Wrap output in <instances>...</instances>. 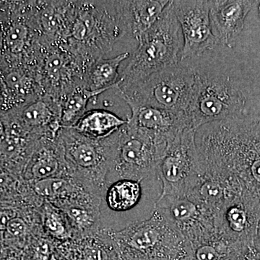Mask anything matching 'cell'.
<instances>
[{
    "mask_svg": "<svg viewBox=\"0 0 260 260\" xmlns=\"http://www.w3.org/2000/svg\"><path fill=\"white\" fill-rule=\"evenodd\" d=\"M106 232L126 260H188L190 254L186 238L155 210L148 220Z\"/></svg>",
    "mask_w": 260,
    "mask_h": 260,
    "instance_id": "4",
    "label": "cell"
},
{
    "mask_svg": "<svg viewBox=\"0 0 260 260\" xmlns=\"http://www.w3.org/2000/svg\"><path fill=\"white\" fill-rule=\"evenodd\" d=\"M258 9H259V15H260V2H259V8H258Z\"/></svg>",
    "mask_w": 260,
    "mask_h": 260,
    "instance_id": "31",
    "label": "cell"
},
{
    "mask_svg": "<svg viewBox=\"0 0 260 260\" xmlns=\"http://www.w3.org/2000/svg\"><path fill=\"white\" fill-rule=\"evenodd\" d=\"M49 260H58L57 258L56 257V256L54 254H51L50 256V258H49Z\"/></svg>",
    "mask_w": 260,
    "mask_h": 260,
    "instance_id": "30",
    "label": "cell"
},
{
    "mask_svg": "<svg viewBox=\"0 0 260 260\" xmlns=\"http://www.w3.org/2000/svg\"><path fill=\"white\" fill-rule=\"evenodd\" d=\"M194 75V67L186 61H181L130 88L116 92L129 107L146 106L186 114Z\"/></svg>",
    "mask_w": 260,
    "mask_h": 260,
    "instance_id": "6",
    "label": "cell"
},
{
    "mask_svg": "<svg viewBox=\"0 0 260 260\" xmlns=\"http://www.w3.org/2000/svg\"><path fill=\"white\" fill-rule=\"evenodd\" d=\"M102 93L78 86L65 95L61 101V127H73L87 112L90 101Z\"/></svg>",
    "mask_w": 260,
    "mask_h": 260,
    "instance_id": "22",
    "label": "cell"
},
{
    "mask_svg": "<svg viewBox=\"0 0 260 260\" xmlns=\"http://www.w3.org/2000/svg\"><path fill=\"white\" fill-rule=\"evenodd\" d=\"M61 103L44 94L23 107L1 114L8 123L39 139L57 135L61 128Z\"/></svg>",
    "mask_w": 260,
    "mask_h": 260,
    "instance_id": "12",
    "label": "cell"
},
{
    "mask_svg": "<svg viewBox=\"0 0 260 260\" xmlns=\"http://www.w3.org/2000/svg\"><path fill=\"white\" fill-rule=\"evenodd\" d=\"M5 130H6V127H5V125L4 124V120L3 119H0V140L3 138L5 134Z\"/></svg>",
    "mask_w": 260,
    "mask_h": 260,
    "instance_id": "28",
    "label": "cell"
},
{
    "mask_svg": "<svg viewBox=\"0 0 260 260\" xmlns=\"http://www.w3.org/2000/svg\"><path fill=\"white\" fill-rule=\"evenodd\" d=\"M229 260H246V259L244 258V255H238L234 256V257L231 258Z\"/></svg>",
    "mask_w": 260,
    "mask_h": 260,
    "instance_id": "29",
    "label": "cell"
},
{
    "mask_svg": "<svg viewBox=\"0 0 260 260\" xmlns=\"http://www.w3.org/2000/svg\"><path fill=\"white\" fill-rule=\"evenodd\" d=\"M6 229L13 237H23L27 232V225L21 218H14L8 220Z\"/></svg>",
    "mask_w": 260,
    "mask_h": 260,
    "instance_id": "24",
    "label": "cell"
},
{
    "mask_svg": "<svg viewBox=\"0 0 260 260\" xmlns=\"http://www.w3.org/2000/svg\"><path fill=\"white\" fill-rule=\"evenodd\" d=\"M129 108L131 115L127 119L128 125L167 140L169 143L181 130L191 127L184 114L146 106H130Z\"/></svg>",
    "mask_w": 260,
    "mask_h": 260,
    "instance_id": "15",
    "label": "cell"
},
{
    "mask_svg": "<svg viewBox=\"0 0 260 260\" xmlns=\"http://www.w3.org/2000/svg\"><path fill=\"white\" fill-rule=\"evenodd\" d=\"M140 181L118 179L106 189V203L113 211L126 212L139 203L142 195Z\"/></svg>",
    "mask_w": 260,
    "mask_h": 260,
    "instance_id": "20",
    "label": "cell"
},
{
    "mask_svg": "<svg viewBox=\"0 0 260 260\" xmlns=\"http://www.w3.org/2000/svg\"><path fill=\"white\" fill-rule=\"evenodd\" d=\"M246 260H260V251L254 246V244H250L246 247L244 254Z\"/></svg>",
    "mask_w": 260,
    "mask_h": 260,
    "instance_id": "26",
    "label": "cell"
},
{
    "mask_svg": "<svg viewBox=\"0 0 260 260\" xmlns=\"http://www.w3.org/2000/svg\"><path fill=\"white\" fill-rule=\"evenodd\" d=\"M26 177L32 183L55 177H69L56 135H46L34 143Z\"/></svg>",
    "mask_w": 260,
    "mask_h": 260,
    "instance_id": "16",
    "label": "cell"
},
{
    "mask_svg": "<svg viewBox=\"0 0 260 260\" xmlns=\"http://www.w3.org/2000/svg\"><path fill=\"white\" fill-rule=\"evenodd\" d=\"M246 98L226 75L195 68L194 83L186 115L191 128L244 114Z\"/></svg>",
    "mask_w": 260,
    "mask_h": 260,
    "instance_id": "7",
    "label": "cell"
},
{
    "mask_svg": "<svg viewBox=\"0 0 260 260\" xmlns=\"http://www.w3.org/2000/svg\"><path fill=\"white\" fill-rule=\"evenodd\" d=\"M195 133L196 130L186 127L168 143L156 169L162 184L159 197L187 195L204 175Z\"/></svg>",
    "mask_w": 260,
    "mask_h": 260,
    "instance_id": "9",
    "label": "cell"
},
{
    "mask_svg": "<svg viewBox=\"0 0 260 260\" xmlns=\"http://www.w3.org/2000/svg\"><path fill=\"white\" fill-rule=\"evenodd\" d=\"M129 1H78L68 37L61 46L85 70L105 57L130 30Z\"/></svg>",
    "mask_w": 260,
    "mask_h": 260,
    "instance_id": "2",
    "label": "cell"
},
{
    "mask_svg": "<svg viewBox=\"0 0 260 260\" xmlns=\"http://www.w3.org/2000/svg\"><path fill=\"white\" fill-rule=\"evenodd\" d=\"M117 131L102 140L88 138L72 127L56 135L68 177L102 199L114 157Z\"/></svg>",
    "mask_w": 260,
    "mask_h": 260,
    "instance_id": "5",
    "label": "cell"
},
{
    "mask_svg": "<svg viewBox=\"0 0 260 260\" xmlns=\"http://www.w3.org/2000/svg\"><path fill=\"white\" fill-rule=\"evenodd\" d=\"M168 143L165 139L126 124L117 130L109 175L140 181L155 175Z\"/></svg>",
    "mask_w": 260,
    "mask_h": 260,
    "instance_id": "8",
    "label": "cell"
},
{
    "mask_svg": "<svg viewBox=\"0 0 260 260\" xmlns=\"http://www.w3.org/2000/svg\"><path fill=\"white\" fill-rule=\"evenodd\" d=\"M183 37L181 61L198 57L218 43L210 19L209 1H172Z\"/></svg>",
    "mask_w": 260,
    "mask_h": 260,
    "instance_id": "10",
    "label": "cell"
},
{
    "mask_svg": "<svg viewBox=\"0 0 260 260\" xmlns=\"http://www.w3.org/2000/svg\"><path fill=\"white\" fill-rule=\"evenodd\" d=\"M170 1H129V18L132 37L139 42L158 22Z\"/></svg>",
    "mask_w": 260,
    "mask_h": 260,
    "instance_id": "18",
    "label": "cell"
},
{
    "mask_svg": "<svg viewBox=\"0 0 260 260\" xmlns=\"http://www.w3.org/2000/svg\"><path fill=\"white\" fill-rule=\"evenodd\" d=\"M129 56L130 53L125 51L113 57L100 58L93 61L84 73L82 87L102 93L114 88L120 77L121 64Z\"/></svg>",
    "mask_w": 260,
    "mask_h": 260,
    "instance_id": "17",
    "label": "cell"
},
{
    "mask_svg": "<svg viewBox=\"0 0 260 260\" xmlns=\"http://www.w3.org/2000/svg\"><path fill=\"white\" fill-rule=\"evenodd\" d=\"M126 124L127 119H121L110 111L94 109L87 111L72 128L88 138L99 140L110 136Z\"/></svg>",
    "mask_w": 260,
    "mask_h": 260,
    "instance_id": "19",
    "label": "cell"
},
{
    "mask_svg": "<svg viewBox=\"0 0 260 260\" xmlns=\"http://www.w3.org/2000/svg\"><path fill=\"white\" fill-rule=\"evenodd\" d=\"M183 37L170 1L158 22L138 42L120 71L116 91L130 88L150 75L181 61Z\"/></svg>",
    "mask_w": 260,
    "mask_h": 260,
    "instance_id": "3",
    "label": "cell"
},
{
    "mask_svg": "<svg viewBox=\"0 0 260 260\" xmlns=\"http://www.w3.org/2000/svg\"><path fill=\"white\" fill-rule=\"evenodd\" d=\"M254 3L243 0L209 1L210 23L218 42L231 49L234 47Z\"/></svg>",
    "mask_w": 260,
    "mask_h": 260,
    "instance_id": "14",
    "label": "cell"
},
{
    "mask_svg": "<svg viewBox=\"0 0 260 260\" xmlns=\"http://www.w3.org/2000/svg\"><path fill=\"white\" fill-rule=\"evenodd\" d=\"M254 246L258 251H260V219L258 222L257 228H256V236L254 238Z\"/></svg>",
    "mask_w": 260,
    "mask_h": 260,
    "instance_id": "27",
    "label": "cell"
},
{
    "mask_svg": "<svg viewBox=\"0 0 260 260\" xmlns=\"http://www.w3.org/2000/svg\"><path fill=\"white\" fill-rule=\"evenodd\" d=\"M195 142L203 172L220 178L260 219V115L242 114L201 126Z\"/></svg>",
    "mask_w": 260,
    "mask_h": 260,
    "instance_id": "1",
    "label": "cell"
},
{
    "mask_svg": "<svg viewBox=\"0 0 260 260\" xmlns=\"http://www.w3.org/2000/svg\"><path fill=\"white\" fill-rule=\"evenodd\" d=\"M87 253L91 260H110L111 256L107 249L102 246H88Z\"/></svg>",
    "mask_w": 260,
    "mask_h": 260,
    "instance_id": "25",
    "label": "cell"
},
{
    "mask_svg": "<svg viewBox=\"0 0 260 260\" xmlns=\"http://www.w3.org/2000/svg\"><path fill=\"white\" fill-rule=\"evenodd\" d=\"M154 210L161 214L190 244L217 234L213 215L190 195L159 197Z\"/></svg>",
    "mask_w": 260,
    "mask_h": 260,
    "instance_id": "11",
    "label": "cell"
},
{
    "mask_svg": "<svg viewBox=\"0 0 260 260\" xmlns=\"http://www.w3.org/2000/svg\"><path fill=\"white\" fill-rule=\"evenodd\" d=\"M190 246L188 260H229L234 256L244 255L218 234L191 243Z\"/></svg>",
    "mask_w": 260,
    "mask_h": 260,
    "instance_id": "21",
    "label": "cell"
},
{
    "mask_svg": "<svg viewBox=\"0 0 260 260\" xmlns=\"http://www.w3.org/2000/svg\"><path fill=\"white\" fill-rule=\"evenodd\" d=\"M45 200L42 207V218L46 232L57 240H68L73 235V230L68 218L55 205Z\"/></svg>",
    "mask_w": 260,
    "mask_h": 260,
    "instance_id": "23",
    "label": "cell"
},
{
    "mask_svg": "<svg viewBox=\"0 0 260 260\" xmlns=\"http://www.w3.org/2000/svg\"><path fill=\"white\" fill-rule=\"evenodd\" d=\"M78 1H36L34 20L40 43L61 45L74 20Z\"/></svg>",
    "mask_w": 260,
    "mask_h": 260,
    "instance_id": "13",
    "label": "cell"
}]
</instances>
